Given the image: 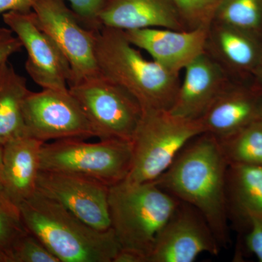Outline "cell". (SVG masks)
<instances>
[{"label":"cell","mask_w":262,"mask_h":262,"mask_svg":"<svg viewBox=\"0 0 262 262\" xmlns=\"http://www.w3.org/2000/svg\"><path fill=\"white\" fill-rule=\"evenodd\" d=\"M228 165L218 139L203 133L189 141L153 182L179 201L195 208L221 248L230 244L226 200Z\"/></svg>","instance_id":"6da1fadb"},{"label":"cell","mask_w":262,"mask_h":262,"mask_svg":"<svg viewBox=\"0 0 262 262\" xmlns=\"http://www.w3.org/2000/svg\"><path fill=\"white\" fill-rule=\"evenodd\" d=\"M18 208L27 230L60 262H113L121 249L113 229L93 228L37 191Z\"/></svg>","instance_id":"7a4b0ae2"},{"label":"cell","mask_w":262,"mask_h":262,"mask_svg":"<svg viewBox=\"0 0 262 262\" xmlns=\"http://www.w3.org/2000/svg\"><path fill=\"white\" fill-rule=\"evenodd\" d=\"M96 58L99 73L128 91L143 110L171 108L180 84L179 75L146 59L124 31L100 29L96 33Z\"/></svg>","instance_id":"3957f363"},{"label":"cell","mask_w":262,"mask_h":262,"mask_svg":"<svg viewBox=\"0 0 262 262\" xmlns=\"http://www.w3.org/2000/svg\"><path fill=\"white\" fill-rule=\"evenodd\" d=\"M179 203L155 182L136 184L123 181L110 187L111 228L121 249L139 253L147 261L157 234Z\"/></svg>","instance_id":"277c9868"},{"label":"cell","mask_w":262,"mask_h":262,"mask_svg":"<svg viewBox=\"0 0 262 262\" xmlns=\"http://www.w3.org/2000/svg\"><path fill=\"white\" fill-rule=\"evenodd\" d=\"M205 133L201 120L176 116L168 110L147 108L133 139V162L127 182H155L194 137Z\"/></svg>","instance_id":"5b68a950"},{"label":"cell","mask_w":262,"mask_h":262,"mask_svg":"<svg viewBox=\"0 0 262 262\" xmlns=\"http://www.w3.org/2000/svg\"><path fill=\"white\" fill-rule=\"evenodd\" d=\"M132 162V141L69 139L43 144L40 170L76 174L112 187L127 179Z\"/></svg>","instance_id":"8992f818"},{"label":"cell","mask_w":262,"mask_h":262,"mask_svg":"<svg viewBox=\"0 0 262 262\" xmlns=\"http://www.w3.org/2000/svg\"><path fill=\"white\" fill-rule=\"evenodd\" d=\"M99 139L132 141L142 106L128 91L98 75L69 86Z\"/></svg>","instance_id":"52a82bcc"},{"label":"cell","mask_w":262,"mask_h":262,"mask_svg":"<svg viewBox=\"0 0 262 262\" xmlns=\"http://www.w3.org/2000/svg\"><path fill=\"white\" fill-rule=\"evenodd\" d=\"M38 25L53 39L70 63L69 86L99 74L96 33L81 23L66 0H39L33 8Z\"/></svg>","instance_id":"ba28073f"},{"label":"cell","mask_w":262,"mask_h":262,"mask_svg":"<svg viewBox=\"0 0 262 262\" xmlns=\"http://www.w3.org/2000/svg\"><path fill=\"white\" fill-rule=\"evenodd\" d=\"M23 113L27 134L42 142L96 137L69 89L29 91L24 101Z\"/></svg>","instance_id":"9c48e42d"},{"label":"cell","mask_w":262,"mask_h":262,"mask_svg":"<svg viewBox=\"0 0 262 262\" xmlns=\"http://www.w3.org/2000/svg\"><path fill=\"white\" fill-rule=\"evenodd\" d=\"M3 18L27 51L25 68L32 80L42 89H69L70 63L56 43L39 27L33 10L8 12Z\"/></svg>","instance_id":"30bf717a"},{"label":"cell","mask_w":262,"mask_h":262,"mask_svg":"<svg viewBox=\"0 0 262 262\" xmlns=\"http://www.w3.org/2000/svg\"><path fill=\"white\" fill-rule=\"evenodd\" d=\"M220 248L203 215L179 201L157 234L146 262H192L203 253L217 255Z\"/></svg>","instance_id":"8fae6325"},{"label":"cell","mask_w":262,"mask_h":262,"mask_svg":"<svg viewBox=\"0 0 262 262\" xmlns=\"http://www.w3.org/2000/svg\"><path fill=\"white\" fill-rule=\"evenodd\" d=\"M103 183L76 174L39 171L37 191L100 231L111 229L108 192Z\"/></svg>","instance_id":"7c38bea8"},{"label":"cell","mask_w":262,"mask_h":262,"mask_svg":"<svg viewBox=\"0 0 262 262\" xmlns=\"http://www.w3.org/2000/svg\"><path fill=\"white\" fill-rule=\"evenodd\" d=\"M262 118V84L256 78L231 79L201 117L205 133L217 139Z\"/></svg>","instance_id":"4fadbf2b"},{"label":"cell","mask_w":262,"mask_h":262,"mask_svg":"<svg viewBox=\"0 0 262 262\" xmlns=\"http://www.w3.org/2000/svg\"><path fill=\"white\" fill-rule=\"evenodd\" d=\"M209 27L184 31L147 28L124 32L136 48L149 53L151 60L165 70L179 75L204 53Z\"/></svg>","instance_id":"5bb4252c"},{"label":"cell","mask_w":262,"mask_h":262,"mask_svg":"<svg viewBox=\"0 0 262 262\" xmlns=\"http://www.w3.org/2000/svg\"><path fill=\"white\" fill-rule=\"evenodd\" d=\"M184 71V78L169 111L182 118L201 120L232 78L206 52Z\"/></svg>","instance_id":"9a60e30c"},{"label":"cell","mask_w":262,"mask_h":262,"mask_svg":"<svg viewBox=\"0 0 262 262\" xmlns=\"http://www.w3.org/2000/svg\"><path fill=\"white\" fill-rule=\"evenodd\" d=\"M205 52L232 79L255 77L262 57V37L227 24L213 21Z\"/></svg>","instance_id":"2e32d148"},{"label":"cell","mask_w":262,"mask_h":262,"mask_svg":"<svg viewBox=\"0 0 262 262\" xmlns=\"http://www.w3.org/2000/svg\"><path fill=\"white\" fill-rule=\"evenodd\" d=\"M101 28L187 30L173 0H105L98 15Z\"/></svg>","instance_id":"e0dca14e"},{"label":"cell","mask_w":262,"mask_h":262,"mask_svg":"<svg viewBox=\"0 0 262 262\" xmlns=\"http://www.w3.org/2000/svg\"><path fill=\"white\" fill-rule=\"evenodd\" d=\"M44 144L27 134L3 146V188L5 195L17 207L37 192Z\"/></svg>","instance_id":"ac0fdd59"},{"label":"cell","mask_w":262,"mask_h":262,"mask_svg":"<svg viewBox=\"0 0 262 262\" xmlns=\"http://www.w3.org/2000/svg\"><path fill=\"white\" fill-rule=\"evenodd\" d=\"M227 214L246 232L262 226V166L229 165L226 179Z\"/></svg>","instance_id":"d6986e66"},{"label":"cell","mask_w":262,"mask_h":262,"mask_svg":"<svg viewBox=\"0 0 262 262\" xmlns=\"http://www.w3.org/2000/svg\"><path fill=\"white\" fill-rule=\"evenodd\" d=\"M29 91L25 77L11 63L0 64V145L28 134L23 105Z\"/></svg>","instance_id":"ffe728a7"},{"label":"cell","mask_w":262,"mask_h":262,"mask_svg":"<svg viewBox=\"0 0 262 262\" xmlns=\"http://www.w3.org/2000/svg\"><path fill=\"white\" fill-rule=\"evenodd\" d=\"M218 141L228 165L262 166V118Z\"/></svg>","instance_id":"44dd1931"},{"label":"cell","mask_w":262,"mask_h":262,"mask_svg":"<svg viewBox=\"0 0 262 262\" xmlns=\"http://www.w3.org/2000/svg\"><path fill=\"white\" fill-rule=\"evenodd\" d=\"M213 21L262 37V0H222Z\"/></svg>","instance_id":"7402d4cb"},{"label":"cell","mask_w":262,"mask_h":262,"mask_svg":"<svg viewBox=\"0 0 262 262\" xmlns=\"http://www.w3.org/2000/svg\"><path fill=\"white\" fill-rule=\"evenodd\" d=\"M27 232L18 207L8 200L0 198V251L8 259L15 243Z\"/></svg>","instance_id":"603a6c76"},{"label":"cell","mask_w":262,"mask_h":262,"mask_svg":"<svg viewBox=\"0 0 262 262\" xmlns=\"http://www.w3.org/2000/svg\"><path fill=\"white\" fill-rule=\"evenodd\" d=\"M222 0H173L187 30L211 25Z\"/></svg>","instance_id":"cb8c5ba5"},{"label":"cell","mask_w":262,"mask_h":262,"mask_svg":"<svg viewBox=\"0 0 262 262\" xmlns=\"http://www.w3.org/2000/svg\"><path fill=\"white\" fill-rule=\"evenodd\" d=\"M10 262H60L44 244L27 232L15 243L9 253Z\"/></svg>","instance_id":"d4e9b609"},{"label":"cell","mask_w":262,"mask_h":262,"mask_svg":"<svg viewBox=\"0 0 262 262\" xmlns=\"http://www.w3.org/2000/svg\"><path fill=\"white\" fill-rule=\"evenodd\" d=\"M71 8L86 28L97 31L101 29L98 15L105 0H67Z\"/></svg>","instance_id":"484cf974"},{"label":"cell","mask_w":262,"mask_h":262,"mask_svg":"<svg viewBox=\"0 0 262 262\" xmlns=\"http://www.w3.org/2000/svg\"><path fill=\"white\" fill-rule=\"evenodd\" d=\"M23 48L21 42L9 28L0 27V64Z\"/></svg>","instance_id":"4316f807"},{"label":"cell","mask_w":262,"mask_h":262,"mask_svg":"<svg viewBox=\"0 0 262 262\" xmlns=\"http://www.w3.org/2000/svg\"><path fill=\"white\" fill-rule=\"evenodd\" d=\"M245 244L248 251L262 262V226L254 225L246 233Z\"/></svg>","instance_id":"83f0119b"},{"label":"cell","mask_w":262,"mask_h":262,"mask_svg":"<svg viewBox=\"0 0 262 262\" xmlns=\"http://www.w3.org/2000/svg\"><path fill=\"white\" fill-rule=\"evenodd\" d=\"M39 0H0V15L8 12L32 11Z\"/></svg>","instance_id":"f1b7e54d"},{"label":"cell","mask_w":262,"mask_h":262,"mask_svg":"<svg viewBox=\"0 0 262 262\" xmlns=\"http://www.w3.org/2000/svg\"><path fill=\"white\" fill-rule=\"evenodd\" d=\"M113 262H145L139 253L128 250L120 249L114 258Z\"/></svg>","instance_id":"f546056e"},{"label":"cell","mask_w":262,"mask_h":262,"mask_svg":"<svg viewBox=\"0 0 262 262\" xmlns=\"http://www.w3.org/2000/svg\"><path fill=\"white\" fill-rule=\"evenodd\" d=\"M3 146L0 145V198H5L8 200L7 196L5 195L4 192V188H3ZM11 202V201H10ZM12 203V202H11Z\"/></svg>","instance_id":"4dcf8cb0"},{"label":"cell","mask_w":262,"mask_h":262,"mask_svg":"<svg viewBox=\"0 0 262 262\" xmlns=\"http://www.w3.org/2000/svg\"><path fill=\"white\" fill-rule=\"evenodd\" d=\"M255 77L262 84V57L259 64H258L257 70H256Z\"/></svg>","instance_id":"1f68e13d"},{"label":"cell","mask_w":262,"mask_h":262,"mask_svg":"<svg viewBox=\"0 0 262 262\" xmlns=\"http://www.w3.org/2000/svg\"><path fill=\"white\" fill-rule=\"evenodd\" d=\"M0 262H9L8 256L2 251H0Z\"/></svg>","instance_id":"d6a6232c"}]
</instances>
